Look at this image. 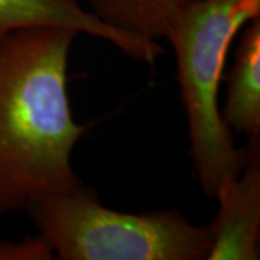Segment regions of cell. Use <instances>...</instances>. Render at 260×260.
<instances>
[{
  "label": "cell",
  "mask_w": 260,
  "mask_h": 260,
  "mask_svg": "<svg viewBox=\"0 0 260 260\" xmlns=\"http://www.w3.org/2000/svg\"><path fill=\"white\" fill-rule=\"evenodd\" d=\"M256 18L260 0H197L167 38L177 56L195 178L210 200H215L224 179L242 172L247 158L221 117L218 93L233 39Z\"/></svg>",
  "instance_id": "7a4b0ae2"
},
{
  "label": "cell",
  "mask_w": 260,
  "mask_h": 260,
  "mask_svg": "<svg viewBox=\"0 0 260 260\" xmlns=\"http://www.w3.org/2000/svg\"><path fill=\"white\" fill-rule=\"evenodd\" d=\"M73 29L30 26L0 39V217L28 213L41 200L83 181L73 152L87 124L68 93Z\"/></svg>",
  "instance_id": "6da1fadb"
},
{
  "label": "cell",
  "mask_w": 260,
  "mask_h": 260,
  "mask_svg": "<svg viewBox=\"0 0 260 260\" xmlns=\"http://www.w3.org/2000/svg\"><path fill=\"white\" fill-rule=\"evenodd\" d=\"M54 257L51 246L41 234L18 242H0V260H51Z\"/></svg>",
  "instance_id": "ba28073f"
},
{
  "label": "cell",
  "mask_w": 260,
  "mask_h": 260,
  "mask_svg": "<svg viewBox=\"0 0 260 260\" xmlns=\"http://www.w3.org/2000/svg\"><path fill=\"white\" fill-rule=\"evenodd\" d=\"M61 260H207L213 236L177 208L121 213L83 182L28 211Z\"/></svg>",
  "instance_id": "3957f363"
},
{
  "label": "cell",
  "mask_w": 260,
  "mask_h": 260,
  "mask_svg": "<svg viewBox=\"0 0 260 260\" xmlns=\"http://www.w3.org/2000/svg\"><path fill=\"white\" fill-rule=\"evenodd\" d=\"M242 172L224 179L215 200L218 213L208 224L213 243L207 260L260 259V138H250Z\"/></svg>",
  "instance_id": "277c9868"
},
{
  "label": "cell",
  "mask_w": 260,
  "mask_h": 260,
  "mask_svg": "<svg viewBox=\"0 0 260 260\" xmlns=\"http://www.w3.org/2000/svg\"><path fill=\"white\" fill-rule=\"evenodd\" d=\"M109 26L167 41L179 15L197 0H77Z\"/></svg>",
  "instance_id": "52a82bcc"
},
{
  "label": "cell",
  "mask_w": 260,
  "mask_h": 260,
  "mask_svg": "<svg viewBox=\"0 0 260 260\" xmlns=\"http://www.w3.org/2000/svg\"><path fill=\"white\" fill-rule=\"evenodd\" d=\"M30 26L73 29L80 35L103 39L143 64H155L165 52L159 41L112 28L77 0H0V39Z\"/></svg>",
  "instance_id": "5b68a950"
},
{
  "label": "cell",
  "mask_w": 260,
  "mask_h": 260,
  "mask_svg": "<svg viewBox=\"0 0 260 260\" xmlns=\"http://www.w3.org/2000/svg\"><path fill=\"white\" fill-rule=\"evenodd\" d=\"M225 81L224 123L249 139L260 138V18L244 26Z\"/></svg>",
  "instance_id": "8992f818"
}]
</instances>
